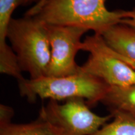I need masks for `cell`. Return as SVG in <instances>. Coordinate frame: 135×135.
<instances>
[{
    "label": "cell",
    "instance_id": "3",
    "mask_svg": "<svg viewBox=\"0 0 135 135\" xmlns=\"http://www.w3.org/2000/svg\"><path fill=\"white\" fill-rule=\"evenodd\" d=\"M18 86L22 97L31 101L38 97L57 101L81 98L89 104L101 102L109 86L100 79L81 71L65 76L25 79Z\"/></svg>",
    "mask_w": 135,
    "mask_h": 135
},
{
    "label": "cell",
    "instance_id": "10",
    "mask_svg": "<svg viewBox=\"0 0 135 135\" xmlns=\"http://www.w3.org/2000/svg\"><path fill=\"white\" fill-rule=\"evenodd\" d=\"M113 120L91 135H135V118L119 111H111Z\"/></svg>",
    "mask_w": 135,
    "mask_h": 135
},
{
    "label": "cell",
    "instance_id": "9",
    "mask_svg": "<svg viewBox=\"0 0 135 135\" xmlns=\"http://www.w3.org/2000/svg\"><path fill=\"white\" fill-rule=\"evenodd\" d=\"M0 135H61L48 121L39 118L38 120L28 124H1Z\"/></svg>",
    "mask_w": 135,
    "mask_h": 135
},
{
    "label": "cell",
    "instance_id": "11",
    "mask_svg": "<svg viewBox=\"0 0 135 135\" xmlns=\"http://www.w3.org/2000/svg\"><path fill=\"white\" fill-rule=\"evenodd\" d=\"M0 116H1V124L10 123V119L13 115V111L9 106L1 104L0 106Z\"/></svg>",
    "mask_w": 135,
    "mask_h": 135
},
{
    "label": "cell",
    "instance_id": "8",
    "mask_svg": "<svg viewBox=\"0 0 135 135\" xmlns=\"http://www.w3.org/2000/svg\"><path fill=\"white\" fill-rule=\"evenodd\" d=\"M101 103L111 111H119L135 118V84L109 86Z\"/></svg>",
    "mask_w": 135,
    "mask_h": 135
},
{
    "label": "cell",
    "instance_id": "4",
    "mask_svg": "<svg viewBox=\"0 0 135 135\" xmlns=\"http://www.w3.org/2000/svg\"><path fill=\"white\" fill-rule=\"evenodd\" d=\"M40 117L53 125L61 135H91L113 118L99 116L89 109L84 99H67L64 104L50 100L42 108Z\"/></svg>",
    "mask_w": 135,
    "mask_h": 135
},
{
    "label": "cell",
    "instance_id": "6",
    "mask_svg": "<svg viewBox=\"0 0 135 135\" xmlns=\"http://www.w3.org/2000/svg\"><path fill=\"white\" fill-rule=\"evenodd\" d=\"M46 25L51 48L46 76H65L80 72L76 56L81 50L82 36L89 30L78 26Z\"/></svg>",
    "mask_w": 135,
    "mask_h": 135
},
{
    "label": "cell",
    "instance_id": "1",
    "mask_svg": "<svg viewBox=\"0 0 135 135\" xmlns=\"http://www.w3.org/2000/svg\"><path fill=\"white\" fill-rule=\"evenodd\" d=\"M106 0H45L33 5L25 13L47 25L78 26L100 35L120 23L124 10L109 11Z\"/></svg>",
    "mask_w": 135,
    "mask_h": 135
},
{
    "label": "cell",
    "instance_id": "5",
    "mask_svg": "<svg viewBox=\"0 0 135 135\" xmlns=\"http://www.w3.org/2000/svg\"><path fill=\"white\" fill-rule=\"evenodd\" d=\"M81 50L89 52L88 59L80 71L100 79L109 86L135 84V70L109 53L102 37L98 34L86 38Z\"/></svg>",
    "mask_w": 135,
    "mask_h": 135
},
{
    "label": "cell",
    "instance_id": "12",
    "mask_svg": "<svg viewBox=\"0 0 135 135\" xmlns=\"http://www.w3.org/2000/svg\"><path fill=\"white\" fill-rule=\"evenodd\" d=\"M120 23L135 29V8L131 10L124 11V18L121 20Z\"/></svg>",
    "mask_w": 135,
    "mask_h": 135
},
{
    "label": "cell",
    "instance_id": "2",
    "mask_svg": "<svg viewBox=\"0 0 135 135\" xmlns=\"http://www.w3.org/2000/svg\"><path fill=\"white\" fill-rule=\"evenodd\" d=\"M6 38L20 69L29 73L30 79L46 76L51 48L45 23L26 15L23 18H13L8 25Z\"/></svg>",
    "mask_w": 135,
    "mask_h": 135
},
{
    "label": "cell",
    "instance_id": "7",
    "mask_svg": "<svg viewBox=\"0 0 135 135\" xmlns=\"http://www.w3.org/2000/svg\"><path fill=\"white\" fill-rule=\"evenodd\" d=\"M111 50L124 58L135 61V29L118 23L103 31L100 35Z\"/></svg>",
    "mask_w": 135,
    "mask_h": 135
},
{
    "label": "cell",
    "instance_id": "14",
    "mask_svg": "<svg viewBox=\"0 0 135 135\" xmlns=\"http://www.w3.org/2000/svg\"><path fill=\"white\" fill-rule=\"evenodd\" d=\"M43 1H45V0H24L22 5H23V6H28V5L31 4L35 5L43 2Z\"/></svg>",
    "mask_w": 135,
    "mask_h": 135
},
{
    "label": "cell",
    "instance_id": "13",
    "mask_svg": "<svg viewBox=\"0 0 135 135\" xmlns=\"http://www.w3.org/2000/svg\"><path fill=\"white\" fill-rule=\"evenodd\" d=\"M106 46H107V48H108V51H109V53L112 54L113 55H114V56H116V58L120 59L121 60H122L123 61H124V63H126V64H127V65H128L129 66H130L132 68L133 70H135V61H134L129 60V59H128V58H124V57H123V56H121L119 55H118V54L116 53L115 52H114L112 50H111V49L109 48V47L107 46V45H106Z\"/></svg>",
    "mask_w": 135,
    "mask_h": 135
}]
</instances>
